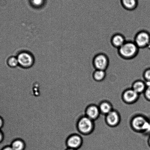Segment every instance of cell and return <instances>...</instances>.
Segmentation results:
<instances>
[{
  "label": "cell",
  "instance_id": "cell-1",
  "mask_svg": "<svg viewBox=\"0 0 150 150\" xmlns=\"http://www.w3.org/2000/svg\"><path fill=\"white\" fill-rule=\"evenodd\" d=\"M139 49L133 40H127L125 43L117 49V53L122 59L132 60L138 56Z\"/></svg>",
  "mask_w": 150,
  "mask_h": 150
},
{
  "label": "cell",
  "instance_id": "cell-2",
  "mask_svg": "<svg viewBox=\"0 0 150 150\" xmlns=\"http://www.w3.org/2000/svg\"><path fill=\"white\" fill-rule=\"evenodd\" d=\"M94 121L87 116L82 115L79 119L77 124V128L81 135H87L91 134L94 130Z\"/></svg>",
  "mask_w": 150,
  "mask_h": 150
},
{
  "label": "cell",
  "instance_id": "cell-3",
  "mask_svg": "<svg viewBox=\"0 0 150 150\" xmlns=\"http://www.w3.org/2000/svg\"><path fill=\"white\" fill-rule=\"evenodd\" d=\"M133 41L140 49L150 47V33L146 30H141L135 34Z\"/></svg>",
  "mask_w": 150,
  "mask_h": 150
},
{
  "label": "cell",
  "instance_id": "cell-4",
  "mask_svg": "<svg viewBox=\"0 0 150 150\" xmlns=\"http://www.w3.org/2000/svg\"><path fill=\"white\" fill-rule=\"evenodd\" d=\"M92 64L95 69L106 71L110 65V59L105 53H98L93 58Z\"/></svg>",
  "mask_w": 150,
  "mask_h": 150
},
{
  "label": "cell",
  "instance_id": "cell-5",
  "mask_svg": "<svg viewBox=\"0 0 150 150\" xmlns=\"http://www.w3.org/2000/svg\"><path fill=\"white\" fill-rule=\"evenodd\" d=\"M17 57L19 65L24 69H29L34 64V56L30 52L27 51L20 52Z\"/></svg>",
  "mask_w": 150,
  "mask_h": 150
},
{
  "label": "cell",
  "instance_id": "cell-6",
  "mask_svg": "<svg viewBox=\"0 0 150 150\" xmlns=\"http://www.w3.org/2000/svg\"><path fill=\"white\" fill-rule=\"evenodd\" d=\"M82 135L80 134H74L68 138L67 145L68 148L78 150L81 148L83 144Z\"/></svg>",
  "mask_w": 150,
  "mask_h": 150
},
{
  "label": "cell",
  "instance_id": "cell-7",
  "mask_svg": "<svg viewBox=\"0 0 150 150\" xmlns=\"http://www.w3.org/2000/svg\"><path fill=\"white\" fill-rule=\"evenodd\" d=\"M148 119L143 116L138 115L132 118L131 126L136 132H143L144 128Z\"/></svg>",
  "mask_w": 150,
  "mask_h": 150
},
{
  "label": "cell",
  "instance_id": "cell-8",
  "mask_svg": "<svg viewBox=\"0 0 150 150\" xmlns=\"http://www.w3.org/2000/svg\"><path fill=\"white\" fill-rule=\"evenodd\" d=\"M139 95V94L131 88L124 91L122 95V98L126 104H132L137 101Z\"/></svg>",
  "mask_w": 150,
  "mask_h": 150
},
{
  "label": "cell",
  "instance_id": "cell-9",
  "mask_svg": "<svg viewBox=\"0 0 150 150\" xmlns=\"http://www.w3.org/2000/svg\"><path fill=\"white\" fill-rule=\"evenodd\" d=\"M105 121L109 126L115 127L118 126L120 122V116L118 112L113 110L106 115Z\"/></svg>",
  "mask_w": 150,
  "mask_h": 150
},
{
  "label": "cell",
  "instance_id": "cell-10",
  "mask_svg": "<svg viewBox=\"0 0 150 150\" xmlns=\"http://www.w3.org/2000/svg\"><path fill=\"white\" fill-rule=\"evenodd\" d=\"M100 113L98 106L95 105H90L85 109V115L93 121L98 118Z\"/></svg>",
  "mask_w": 150,
  "mask_h": 150
},
{
  "label": "cell",
  "instance_id": "cell-11",
  "mask_svg": "<svg viewBox=\"0 0 150 150\" xmlns=\"http://www.w3.org/2000/svg\"><path fill=\"white\" fill-rule=\"evenodd\" d=\"M126 40V38L123 34L117 33L112 36L110 42L113 47L118 49L125 43Z\"/></svg>",
  "mask_w": 150,
  "mask_h": 150
},
{
  "label": "cell",
  "instance_id": "cell-12",
  "mask_svg": "<svg viewBox=\"0 0 150 150\" xmlns=\"http://www.w3.org/2000/svg\"><path fill=\"white\" fill-rule=\"evenodd\" d=\"M120 4L123 8L126 11H134L138 7V0H120Z\"/></svg>",
  "mask_w": 150,
  "mask_h": 150
},
{
  "label": "cell",
  "instance_id": "cell-13",
  "mask_svg": "<svg viewBox=\"0 0 150 150\" xmlns=\"http://www.w3.org/2000/svg\"><path fill=\"white\" fill-rule=\"evenodd\" d=\"M146 88L145 81L138 80L134 81L132 84V88L138 94L144 93Z\"/></svg>",
  "mask_w": 150,
  "mask_h": 150
},
{
  "label": "cell",
  "instance_id": "cell-14",
  "mask_svg": "<svg viewBox=\"0 0 150 150\" xmlns=\"http://www.w3.org/2000/svg\"><path fill=\"white\" fill-rule=\"evenodd\" d=\"M98 107L100 113L105 116L113 110L111 103L107 101L102 102L99 105Z\"/></svg>",
  "mask_w": 150,
  "mask_h": 150
},
{
  "label": "cell",
  "instance_id": "cell-15",
  "mask_svg": "<svg viewBox=\"0 0 150 150\" xmlns=\"http://www.w3.org/2000/svg\"><path fill=\"white\" fill-rule=\"evenodd\" d=\"M106 75L107 74L105 71L95 69L93 73L92 77L95 81L97 82H100L104 81L105 79Z\"/></svg>",
  "mask_w": 150,
  "mask_h": 150
},
{
  "label": "cell",
  "instance_id": "cell-16",
  "mask_svg": "<svg viewBox=\"0 0 150 150\" xmlns=\"http://www.w3.org/2000/svg\"><path fill=\"white\" fill-rule=\"evenodd\" d=\"M11 146L13 150H25L26 145L24 141L18 139L13 141Z\"/></svg>",
  "mask_w": 150,
  "mask_h": 150
},
{
  "label": "cell",
  "instance_id": "cell-17",
  "mask_svg": "<svg viewBox=\"0 0 150 150\" xmlns=\"http://www.w3.org/2000/svg\"><path fill=\"white\" fill-rule=\"evenodd\" d=\"M7 66L10 68H14L19 65L17 56H11L8 57L6 60Z\"/></svg>",
  "mask_w": 150,
  "mask_h": 150
},
{
  "label": "cell",
  "instance_id": "cell-18",
  "mask_svg": "<svg viewBox=\"0 0 150 150\" xmlns=\"http://www.w3.org/2000/svg\"><path fill=\"white\" fill-rule=\"evenodd\" d=\"M47 0H29L30 5L33 8H42L45 5Z\"/></svg>",
  "mask_w": 150,
  "mask_h": 150
},
{
  "label": "cell",
  "instance_id": "cell-19",
  "mask_svg": "<svg viewBox=\"0 0 150 150\" xmlns=\"http://www.w3.org/2000/svg\"><path fill=\"white\" fill-rule=\"evenodd\" d=\"M142 76L145 82H150V68H147L144 71Z\"/></svg>",
  "mask_w": 150,
  "mask_h": 150
},
{
  "label": "cell",
  "instance_id": "cell-20",
  "mask_svg": "<svg viewBox=\"0 0 150 150\" xmlns=\"http://www.w3.org/2000/svg\"><path fill=\"white\" fill-rule=\"evenodd\" d=\"M144 94L146 100L150 101V85L146 87Z\"/></svg>",
  "mask_w": 150,
  "mask_h": 150
},
{
  "label": "cell",
  "instance_id": "cell-21",
  "mask_svg": "<svg viewBox=\"0 0 150 150\" xmlns=\"http://www.w3.org/2000/svg\"><path fill=\"white\" fill-rule=\"evenodd\" d=\"M4 125V121L3 119L1 116H0V129H2Z\"/></svg>",
  "mask_w": 150,
  "mask_h": 150
},
{
  "label": "cell",
  "instance_id": "cell-22",
  "mask_svg": "<svg viewBox=\"0 0 150 150\" xmlns=\"http://www.w3.org/2000/svg\"><path fill=\"white\" fill-rule=\"evenodd\" d=\"M4 138L3 133L2 131L0 129V143L2 142L3 141Z\"/></svg>",
  "mask_w": 150,
  "mask_h": 150
},
{
  "label": "cell",
  "instance_id": "cell-23",
  "mask_svg": "<svg viewBox=\"0 0 150 150\" xmlns=\"http://www.w3.org/2000/svg\"><path fill=\"white\" fill-rule=\"evenodd\" d=\"M1 150H13L11 146H8L4 147Z\"/></svg>",
  "mask_w": 150,
  "mask_h": 150
},
{
  "label": "cell",
  "instance_id": "cell-24",
  "mask_svg": "<svg viewBox=\"0 0 150 150\" xmlns=\"http://www.w3.org/2000/svg\"><path fill=\"white\" fill-rule=\"evenodd\" d=\"M148 142V144L149 145V147L150 148V136L149 137V138Z\"/></svg>",
  "mask_w": 150,
  "mask_h": 150
},
{
  "label": "cell",
  "instance_id": "cell-25",
  "mask_svg": "<svg viewBox=\"0 0 150 150\" xmlns=\"http://www.w3.org/2000/svg\"><path fill=\"white\" fill-rule=\"evenodd\" d=\"M65 150H77L76 149H74L67 148Z\"/></svg>",
  "mask_w": 150,
  "mask_h": 150
}]
</instances>
